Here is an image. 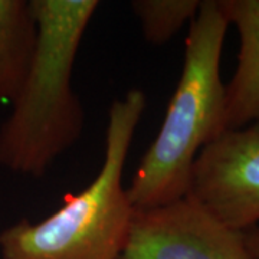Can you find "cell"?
I'll list each match as a JSON object with an SVG mask.
<instances>
[{
  "mask_svg": "<svg viewBox=\"0 0 259 259\" xmlns=\"http://www.w3.org/2000/svg\"><path fill=\"white\" fill-rule=\"evenodd\" d=\"M243 233H245L246 249L249 252L250 258L259 259V225L245 231Z\"/></svg>",
  "mask_w": 259,
  "mask_h": 259,
  "instance_id": "9",
  "label": "cell"
},
{
  "mask_svg": "<svg viewBox=\"0 0 259 259\" xmlns=\"http://www.w3.org/2000/svg\"><path fill=\"white\" fill-rule=\"evenodd\" d=\"M150 45H164L200 8V0H134L130 3Z\"/></svg>",
  "mask_w": 259,
  "mask_h": 259,
  "instance_id": "8",
  "label": "cell"
},
{
  "mask_svg": "<svg viewBox=\"0 0 259 259\" xmlns=\"http://www.w3.org/2000/svg\"><path fill=\"white\" fill-rule=\"evenodd\" d=\"M147 105L131 88L112 102L101 168L78 193L39 222L22 219L0 232L2 259H120L136 209L124 187V170Z\"/></svg>",
  "mask_w": 259,
  "mask_h": 259,
  "instance_id": "3",
  "label": "cell"
},
{
  "mask_svg": "<svg viewBox=\"0 0 259 259\" xmlns=\"http://www.w3.org/2000/svg\"><path fill=\"white\" fill-rule=\"evenodd\" d=\"M228 28L218 0H202L190 22L182 74L163 122L127 187L136 210L185 197L199 153L223 133L221 58Z\"/></svg>",
  "mask_w": 259,
  "mask_h": 259,
  "instance_id": "2",
  "label": "cell"
},
{
  "mask_svg": "<svg viewBox=\"0 0 259 259\" xmlns=\"http://www.w3.org/2000/svg\"><path fill=\"white\" fill-rule=\"evenodd\" d=\"M229 26L239 33L238 65L225 85L223 131L259 121V0H218Z\"/></svg>",
  "mask_w": 259,
  "mask_h": 259,
  "instance_id": "6",
  "label": "cell"
},
{
  "mask_svg": "<svg viewBox=\"0 0 259 259\" xmlns=\"http://www.w3.org/2000/svg\"><path fill=\"white\" fill-rule=\"evenodd\" d=\"M192 197L236 231L259 223V121L228 130L199 153L192 170Z\"/></svg>",
  "mask_w": 259,
  "mask_h": 259,
  "instance_id": "4",
  "label": "cell"
},
{
  "mask_svg": "<svg viewBox=\"0 0 259 259\" xmlns=\"http://www.w3.org/2000/svg\"><path fill=\"white\" fill-rule=\"evenodd\" d=\"M37 39L28 75L0 125V167L42 177L82 136L85 112L72 87L78 51L98 0H30Z\"/></svg>",
  "mask_w": 259,
  "mask_h": 259,
  "instance_id": "1",
  "label": "cell"
},
{
  "mask_svg": "<svg viewBox=\"0 0 259 259\" xmlns=\"http://www.w3.org/2000/svg\"><path fill=\"white\" fill-rule=\"evenodd\" d=\"M120 259H252L245 233L219 222L192 197L136 210Z\"/></svg>",
  "mask_w": 259,
  "mask_h": 259,
  "instance_id": "5",
  "label": "cell"
},
{
  "mask_svg": "<svg viewBox=\"0 0 259 259\" xmlns=\"http://www.w3.org/2000/svg\"><path fill=\"white\" fill-rule=\"evenodd\" d=\"M37 39L30 0H0V102H13L28 75Z\"/></svg>",
  "mask_w": 259,
  "mask_h": 259,
  "instance_id": "7",
  "label": "cell"
}]
</instances>
